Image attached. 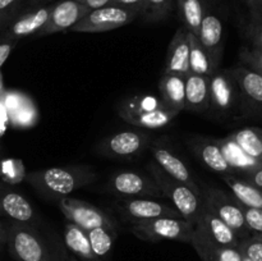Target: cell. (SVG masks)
I'll return each mask as SVG.
<instances>
[{
	"label": "cell",
	"mask_w": 262,
	"mask_h": 261,
	"mask_svg": "<svg viewBox=\"0 0 262 261\" xmlns=\"http://www.w3.org/2000/svg\"><path fill=\"white\" fill-rule=\"evenodd\" d=\"M96 177L90 166L69 165L30 171L26 174V181L43 196L59 200L92 183Z\"/></svg>",
	"instance_id": "1"
},
{
	"label": "cell",
	"mask_w": 262,
	"mask_h": 261,
	"mask_svg": "<svg viewBox=\"0 0 262 261\" xmlns=\"http://www.w3.org/2000/svg\"><path fill=\"white\" fill-rule=\"evenodd\" d=\"M147 169L160 188L163 196L168 197L181 216L194 227L201 214L202 204H204L201 194L196 193L188 186L171 178L155 161L148 163Z\"/></svg>",
	"instance_id": "2"
},
{
	"label": "cell",
	"mask_w": 262,
	"mask_h": 261,
	"mask_svg": "<svg viewBox=\"0 0 262 261\" xmlns=\"http://www.w3.org/2000/svg\"><path fill=\"white\" fill-rule=\"evenodd\" d=\"M8 251L17 261H54V256L32 224L10 222L7 225Z\"/></svg>",
	"instance_id": "3"
},
{
	"label": "cell",
	"mask_w": 262,
	"mask_h": 261,
	"mask_svg": "<svg viewBox=\"0 0 262 261\" xmlns=\"http://www.w3.org/2000/svg\"><path fill=\"white\" fill-rule=\"evenodd\" d=\"M130 232L137 238L147 242L178 241L191 245L194 227L183 217L163 216L133 223Z\"/></svg>",
	"instance_id": "4"
},
{
	"label": "cell",
	"mask_w": 262,
	"mask_h": 261,
	"mask_svg": "<svg viewBox=\"0 0 262 261\" xmlns=\"http://www.w3.org/2000/svg\"><path fill=\"white\" fill-rule=\"evenodd\" d=\"M202 189V199L209 204L214 210L215 214L233 229L239 240H246L251 237V232L247 228L243 217L241 202L232 193L223 191L217 187L204 184Z\"/></svg>",
	"instance_id": "5"
},
{
	"label": "cell",
	"mask_w": 262,
	"mask_h": 261,
	"mask_svg": "<svg viewBox=\"0 0 262 261\" xmlns=\"http://www.w3.org/2000/svg\"><path fill=\"white\" fill-rule=\"evenodd\" d=\"M141 13L136 9L106 5V7L92 9L73 26L69 31L72 32L99 33L117 30L128 23L133 22Z\"/></svg>",
	"instance_id": "6"
},
{
	"label": "cell",
	"mask_w": 262,
	"mask_h": 261,
	"mask_svg": "<svg viewBox=\"0 0 262 261\" xmlns=\"http://www.w3.org/2000/svg\"><path fill=\"white\" fill-rule=\"evenodd\" d=\"M105 188L109 193L122 199H156L163 196L154 178L135 170H120L114 173L106 182Z\"/></svg>",
	"instance_id": "7"
},
{
	"label": "cell",
	"mask_w": 262,
	"mask_h": 261,
	"mask_svg": "<svg viewBox=\"0 0 262 261\" xmlns=\"http://www.w3.org/2000/svg\"><path fill=\"white\" fill-rule=\"evenodd\" d=\"M210 106L216 114L230 115L241 106V92L232 69H217L210 77Z\"/></svg>",
	"instance_id": "8"
},
{
	"label": "cell",
	"mask_w": 262,
	"mask_h": 261,
	"mask_svg": "<svg viewBox=\"0 0 262 261\" xmlns=\"http://www.w3.org/2000/svg\"><path fill=\"white\" fill-rule=\"evenodd\" d=\"M58 204L67 222L78 225L86 232L99 227L117 228L114 219L110 215L90 202L67 196L59 199Z\"/></svg>",
	"instance_id": "9"
},
{
	"label": "cell",
	"mask_w": 262,
	"mask_h": 261,
	"mask_svg": "<svg viewBox=\"0 0 262 261\" xmlns=\"http://www.w3.org/2000/svg\"><path fill=\"white\" fill-rule=\"evenodd\" d=\"M151 136L141 130H120L107 136L97 146V153L107 158L129 159L142 154L150 146Z\"/></svg>",
	"instance_id": "10"
},
{
	"label": "cell",
	"mask_w": 262,
	"mask_h": 261,
	"mask_svg": "<svg viewBox=\"0 0 262 261\" xmlns=\"http://www.w3.org/2000/svg\"><path fill=\"white\" fill-rule=\"evenodd\" d=\"M54 4H46L42 7L30 8L18 13L2 31L0 40L19 41L28 36H36L38 31L45 26L51 14Z\"/></svg>",
	"instance_id": "11"
},
{
	"label": "cell",
	"mask_w": 262,
	"mask_h": 261,
	"mask_svg": "<svg viewBox=\"0 0 262 261\" xmlns=\"http://www.w3.org/2000/svg\"><path fill=\"white\" fill-rule=\"evenodd\" d=\"M151 154H152L155 163L165 171L166 174L171 177V178L177 179L181 183L186 184L189 188L193 189L196 193L201 194L202 196V189L201 186L197 183L194 179L193 174H192L191 169L187 166L184 163L183 159L179 158L173 148L164 142L163 140H158L151 145Z\"/></svg>",
	"instance_id": "12"
},
{
	"label": "cell",
	"mask_w": 262,
	"mask_h": 261,
	"mask_svg": "<svg viewBox=\"0 0 262 261\" xmlns=\"http://www.w3.org/2000/svg\"><path fill=\"white\" fill-rule=\"evenodd\" d=\"M117 209L119 210L123 217L132 224L143 220L155 219V217H182L176 207L148 197L123 199L117 202Z\"/></svg>",
	"instance_id": "13"
},
{
	"label": "cell",
	"mask_w": 262,
	"mask_h": 261,
	"mask_svg": "<svg viewBox=\"0 0 262 261\" xmlns=\"http://www.w3.org/2000/svg\"><path fill=\"white\" fill-rule=\"evenodd\" d=\"M241 92V106L247 114L262 115V74L252 67L232 68Z\"/></svg>",
	"instance_id": "14"
},
{
	"label": "cell",
	"mask_w": 262,
	"mask_h": 261,
	"mask_svg": "<svg viewBox=\"0 0 262 261\" xmlns=\"http://www.w3.org/2000/svg\"><path fill=\"white\" fill-rule=\"evenodd\" d=\"M89 12V8L77 0H61L53 5V10L48 22L38 31L35 37H43L63 31H69Z\"/></svg>",
	"instance_id": "15"
},
{
	"label": "cell",
	"mask_w": 262,
	"mask_h": 261,
	"mask_svg": "<svg viewBox=\"0 0 262 261\" xmlns=\"http://www.w3.org/2000/svg\"><path fill=\"white\" fill-rule=\"evenodd\" d=\"M194 228L201 230L211 242L215 245L224 246V247H238L239 238L233 232L230 227H228L219 216L214 212V210L209 206L204 200L201 214L197 220Z\"/></svg>",
	"instance_id": "16"
},
{
	"label": "cell",
	"mask_w": 262,
	"mask_h": 261,
	"mask_svg": "<svg viewBox=\"0 0 262 261\" xmlns=\"http://www.w3.org/2000/svg\"><path fill=\"white\" fill-rule=\"evenodd\" d=\"M188 146L194 156L211 171L220 174L222 177L232 176V174L235 176L234 170L228 164L216 138L194 137L188 141Z\"/></svg>",
	"instance_id": "17"
},
{
	"label": "cell",
	"mask_w": 262,
	"mask_h": 261,
	"mask_svg": "<svg viewBox=\"0 0 262 261\" xmlns=\"http://www.w3.org/2000/svg\"><path fill=\"white\" fill-rule=\"evenodd\" d=\"M0 214L9 217L12 222L32 224L36 212L25 196L0 182Z\"/></svg>",
	"instance_id": "18"
},
{
	"label": "cell",
	"mask_w": 262,
	"mask_h": 261,
	"mask_svg": "<svg viewBox=\"0 0 262 261\" xmlns=\"http://www.w3.org/2000/svg\"><path fill=\"white\" fill-rule=\"evenodd\" d=\"M223 32H224V27H223L222 19L215 13L206 10L197 37L202 46L206 49L207 53L210 54L214 63L219 67L223 59V54H224Z\"/></svg>",
	"instance_id": "19"
},
{
	"label": "cell",
	"mask_w": 262,
	"mask_h": 261,
	"mask_svg": "<svg viewBox=\"0 0 262 261\" xmlns=\"http://www.w3.org/2000/svg\"><path fill=\"white\" fill-rule=\"evenodd\" d=\"M189 44L187 30L182 26L169 42L164 73L179 74L186 77L189 73Z\"/></svg>",
	"instance_id": "20"
},
{
	"label": "cell",
	"mask_w": 262,
	"mask_h": 261,
	"mask_svg": "<svg viewBox=\"0 0 262 261\" xmlns=\"http://www.w3.org/2000/svg\"><path fill=\"white\" fill-rule=\"evenodd\" d=\"M184 109L200 113L210 109V77L192 72L184 77Z\"/></svg>",
	"instance_id": "21"
},
{
	"label": "cell",
	"mask_w": 262,
	"mask_h": 261,
	"mask_svg": "<svg viewBox=\"0 0 262 261\" xmlns=\"http://www.w3.org/2000/svg\"><path fill=\"white\" fill-rule=\"evenodd\" d=\"M119 115L130 124L136 127L146 128V129H159L165 127L166 124L178 115V113L168 109V107H158V109H122Z\"/></svg>",
	"instance_id": "22"
},
{
	"label": "cell",
	"mask_w": 262,
	"mask_h": 261,
	"mask_svg": "<svg viewBox=\"0 0 262 261\" xmlns=\"http://www.w3.org/2000/svg\"><path fill=\"white\" fill-rule=\"evenodd\" d=\"M191 245L202 261H245L238 247H224L215 245L200 229L194 228Z\"/></svg>",
	"instance_id": "23"
},
{
	"label": "cell",
	"mask_w": 262,
	"mask_h": 261,
	"mask_svg": "<svg viewBox=\"0 0 262 261\" xmlns=\"http://www.w3.org/2000/svg\"><path fill=\"white\" fill-rule=\"evenodd\" d=\"M159 91L164 106L181 113L184 109V77L179 74L164 73L159 81Z\"/></svg>",
	"instance_id": "24"
},
{
	"label": "cell",
	"mask_w": 262,
	"mask_h": 261,
	"mask_svg": "<svg viewBox=\"0 0 262 261\" xmlns=\"http://www.w3.org/2000/svg\"><path fill=\"white\" fill-rule=\"evenodd\" d=\"M64 242L67 248L78 261H99L91 248L86 230L73 223L67 222L64 225Z\"/></svg>",
	"instance_id": "25"
},
{
	"label": "cell",
	"mask_w": 262,
	"mask_h": 261,
	"mask_svg": "<svg viewBox=\"0 0 262 261\" xmlns=\"http://www.w3.org/2000/svg\"><path fill=\"white\" fill-rule=\"evenodd\" d=\"M220 147H222L223 154H224L225 159H227L228 164L230 168L234 170V173H239L241 176L243 174L251 173V171L256 170V169L261 168L262 164L258 163L257 160L248 156L232 138L227 136L225 138H219Z\"/></svg>",
	"instance_id": "26"
},
{
	"label": "cell",
	"mask_w": 262,
	"mask_h": 261,
	"mask_svg": "<svg viewBox=\"0 0 262 261\" xmlns=\"http://www.w3.org/2000/svg\"><path fill=\"white\" fill-rule=\"evenodd\" d=\"M223 181L229 187L233 196L238 200L242 205L253 209L262 210V189L255 184L250 183L241 177L234 176H223Z\"/></svg>",
	"instance_id": "27"
},
{
	"label": "cell",
	"mask_w": 262,
	"mask_h": 261,
	"mask_svg": "<svg viewBox=\"0 0 262 261\" xmlns=\"http://www.w3.org/2000/svg\"><path fill=\"white\" fill-rule=\"evenodd\" d=\"M187 37L189 44V71L192 73L211 77L219 69V66L214 63L196 35L187 31Z\"/></svg>",
	"instance_id": "28"
},
{
	"label": "cell",
	"mask_w": 262,
	"mask_h": 261,
	"mask_svg": "<svg viewBox=\"0 0 262 261\" xmlns=\"http://www.w3.org/2000/svg\"><path fill=\"white\" fill-rule=\"evenodd\" d=\"M248 156L262 164V129L258 127H246L228 135Z\"/></svg>",
	"instance_id": "29"
},
{
	"label": "cell",
	"mask_w": 262,
	"mask_h": 261,
	"mask_svg": "<svg viewBox=\"0 0 262 261\" xmlns=\"http://www.w3.org/2000/svg\"><path fill=\"white\" fill-rule=\"evenodd\" d=\"M178 14L183 27L193 35H199L206 9L201 0H177Z\"/></svg>",
	"instance_id": "30"
},
{
	"label": "cell",
	"mask_w": 262,
	"mask_h": 261,
	"mask_svg": "<svg viewBox=\"0 0 262 261\" xmlns=\"http://www.w3.org/2000/svg\"><path fill=\"white\" fill-rule=\"evenodd\" d=\"M94 255L99 261H106L112 253L115 238H117V228L99 227L87 232Z\"/></svg>",
	"instance_id": "31"
},
{
	"label": "cell",
	"mask_w": 262,
	"mask_h": 261,
	"mask_svg": "<svg viewBox=\"0 0 262 261\" xmlns=\"http://www.w3.org/2000/svg\"><path fill=\"white\" fill-rule=\"evenodd\" d=\"M246 35H247L248 41L252 44V49L243 51L242 54L255 60L262 61V10L248 13Z\"/></svg>",
	"instance_id": "32"
},
{
	"label": "cell",
	"mask_w": 262,
	"mask_h": 261,
	"mask_svg": "<svg viewBox=\"0 0 262 261\" xmlns=\"http://www.w3.org/2000/svg\"><path fill=\"white\" fill-rule=\"evenodd\" d=\"M173 0H145L141 15L147 22H160L170 14Z\"/></svg>",
	"instance_id": "33"
},
{
	"label": "cell",
	"mask_w": 262,
	"mask_h": 261,
	"mask_svg": "<svg viewBox=\"0 0 262 261\" xmlns=\"http://www.w3.org/2000/svg\"><path fill=\"white\" fill-rule=\"evenodd\" d=\"M238 250L248 261H262V241L252 235L246 240H241Z\"/></svg>",
	"instance_id": "34"
},
{
	"label": "cell",
	"mask_w": 262,
	"mask_h": 261,
	"mask_svg": "<svg viewBox=\"0 0 262 261\" xmlns=\"http://www.w3.org/2000/svg\"><path fill=\"white\" fill-rule=\"evenodd\" d=\"M242 207L243 217L247 228L250 229L251 235L253 234H261L262 233V210L261 209H253V207L245 206L241 204Z\"/></svg>",
	"instance_id": "35"
},
{
	"label": "cell",
	"mask_w": 262,
	"mask_h": 261,
	"mask_svg": "<svg viewBox=\"0 0 262 261\" xmlns=\"http://www.w3.org/2000/svg\"><path fill=\"white\" fill-rule=\"evenodd\" d=\"M23 0H0V31L19 13Z\"/></svg>",
	"instance_id": "36"
},
{
	"label": "cell",
	"mask_w": 262,
	"mask_h": 261,
	"mask_svg": "<svg viewBox=\"0 0 262 261\" xmlns=\"http://www.w3.org/2000/svg\"><path fill=\"white\" fill-rule=\"evenodd\" d=\"M17 44V41L0 40V68H2L3 64L7 61V59L9 58L10 53H12L13 49L15 48Z\"/></svg>",
	"instance_id": "37"
},
{
	"label": "cell",
	"mask_w": 262,
	"mask_h": 261,
	"mask_svg": "<svg viewBox=\"0 0 262 261\" xmlns=\"http://www.w3.org/2000/svg\"><path fill=\"white\" fill-rule=\"evenodd\" d=\"M143 2L145 0H112L109 5H117V7L129 8V9H136L138 12H142Z\"/></svg>",
	"instance_id": "38"
},
{
	"label": "cell",
	"mask_w": 262,
	"mask_h": 261,
	"mask_svg": "<svg viewBox=\"0 0 262 261\" xmlns=\"http://www.w3.org/2000/svg\"><path fill=\"white\" fill-rule=\"evenodd\" d=\"M241 178L246 179V181H248L250 183L255 184V186H257L258 188L262 189V166L256 169V170L251 171V173L243 174V176H241Z\"/></svg>",
	"instance_id": "39"
},
{
	"label": "cell",
	"mask_w": 262,
	"mask_h": 261,
	"mask_svg": "<svg viewBox=\"0 0 262 261\" xmlns=\"http://www.w3.org/2000/svg\"><path fill=\"white\" fill-rule=\"evenodd\" d=\"M77 2H79L81 4H83L84 7L89 8L90 10H92L97 9V8L106 7V5L110 4L112 0H77Z\"/></svg>",
	"instance_id": "40"
},
{
	"label": "cell",
	"mask_w": 262,
	"mask_h": 261,
	"mask_svg": "<svg viewBox=\"0 0 262 261\" xmlns=\"http://www.w3.org/2000/svg\"><path fill=\"white\" fill-rule=\"evenodd\" d=\"M241 2L248 8V13L261 12L262 10V0H241Z\"/></svg>",
	"instance_id": "41"
},
{
	"label": "cell",
	"mask_w": 262,
	"mask_h": 261,
	"mask_svg": "<svg viewBox=\"0 0 262 261\" xmlns=\"http://www.w3.org/2000/svg\"><path fill=\"white\" fill-rule=\"evenodd\" d=\"M50 2L51 0H23L22 7H25L26 9H30V8L42 7V5H46L48 3H50Z\"/></svg>",
	"instance_id": "42"
},
{
	"label": "cell",
	"mask_w": 262,
	"mask_h": 261,
	"mask_svg": "<svg viewBox=\"0 0 262 261\" xmlns=\"http://www.w3.org/2000/svg\"><path fill=\"white\" fill-rule=\"evenodd\" d=\"M8 241V230H7V225L3 224L0 222V245H7Z\"/></svg>",
	"instance_id": "43"
},
{
	"label": "cell",
	"mask_w": 262,
	"mask_h": 261,
	"mask_svg": "<svg viewBox=\"0 0 262 261\" xmlns=\"http://www.w3.org/2000/svg\"><path fill=\"white\" fill-rule=\"evenodd\" d=\"M252 237H255V238H257V240L262 241V233H261V234H253Z\"/></svg>",
	"instance_id": "44"
},
{
	"label": "cell",
	"mask_w": 262,
	"mask_h": 261,
	"mask_svg": "<svg viewBox=\"0 0 262 261\" xmlns=\"http://www.w3.org/2000/svg\"><path fill=\"white\" fill-rule=\"evenodd\" d=\"M67 261H78V260H77L76 257H71V258H68V260H67Z\"/></svg>",
	"instance_id": "45"
},
{
	"label": "cell",
	"mask_w": 262,
	"mask_h": 261,
	"mask_svg": "<svg viewBox=\"0 0 262 261\" xmlns=\"http://www.w3.org/2000/svg\"><path fill=\"white\" fill-rule=\"evenodd\" d=\"M3 248H4V245H0V251H2Z\"/></svg>",
	"instance_id": "46"
}]
</instances>
